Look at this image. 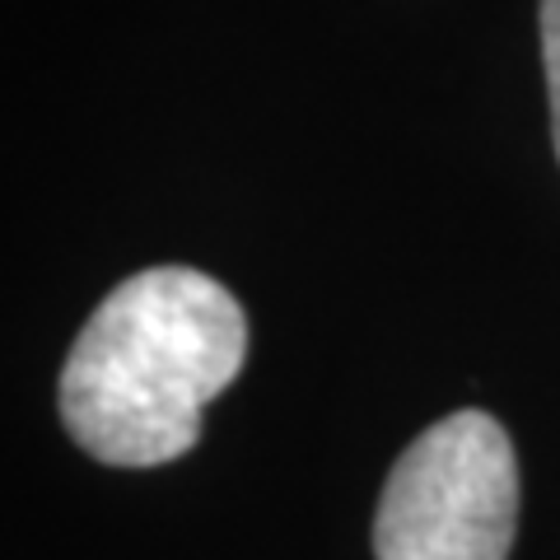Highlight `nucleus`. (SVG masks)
Instances as JSON below:
<instances>
[{
  "label": "nucleus",
  "mask_w": 560,
  "mask_h": 560,
  "mask_svg": "<svg viewBox=\"0 0 560 560\" xmlns=\"http://www.w3.org/2000/svg\"><path fill=\"white\" fill-rule=\"evenodd\" d=\"M248 360V318L215 276L150 267L94 308L61 370V420L90 458L160 467Z\"/></svg>",
  "instance_id": "f257e3e1"
},
{
  "label": "nucleus",
  "mask_w": 560,
  "mask_h": 560,
  "mask_svg": "<svg viewBox=\"0 0 560 560\" xmlns=\"http://www.w3.org/2000/svg\"><path fill=\"white\" fill-rule=\"evenodd\" d=\"M541 61H547L551 140H556V160H560V0H541Z\"/></svg>",
  "instance_id": "7ed1b4c3"
},
{
  "label": "nucleus",
  "mask_w": 560,
  "mask_h": 560,
  "mask_svg": "<svg viewBox=\"0 0 560 560\" xmlns=\"http://www.w3.org/2000/svg\"><path fill=\"white\" fill-rule=\"evenodd\" d=\"M518 523V463L500 420L453 411L393 463L374 514L378 560H504Z\"/></svg>",
  "instance_id": "f03ea898"
}]
</instances>
